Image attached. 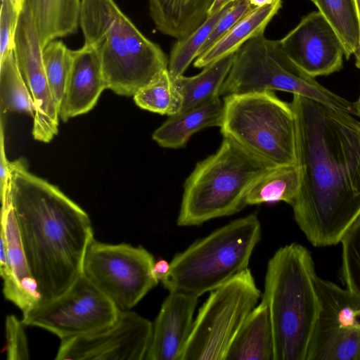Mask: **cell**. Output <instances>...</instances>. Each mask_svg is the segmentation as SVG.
Listing matches in <instances>:
<instances>
[{"label": "cell", "instance_id": "4", "mask_svg": "<svg viewBox=\"0 0 360 360\" xmlns=\"http://www.w3.org/2000/svg\"><path fill=\"white\" fill-rule=\"evenodd\" d=\"M315 266L310 252L292 243L269 260L262 295L267 305L274 360H307L319 316Z\"/></svg>", "mask_w": 360, "mask_h": 360}, {"label": "cell", "instance_id": "16", "mask_svg": "<svg viewBox=\"0 0 360 360\" xmlns=\"http://www.w3.org/2000/svg\"><path fill=\"white\" fill-rule=\"evenodd\" d=\"M1 202L0 274L3 293L24 312L38 305L41 297L22 247L9 184Z\"/></svg>", "mask_w": 360, "mask_h": 360}, {"label": "cell", "instance_id": "6", "mask_svg": "<svg viewBox=\"0 0 360 360\" xmlns=\"http://www.w3.org/2000/svg\"><path fill=\"white\" fill-rule=\"evenodd\" d=\"M261 238L257 214L232 221L176 254L162 285L169 292L198 297L210 292L248 269Z\"/></svg>", "mask_w": 360, "mask_h": 360}, {"label": "cell", "instance_id": "32", "mask_svg": "<svg viewBox=\"0 0 360 360\" xmlns=\"http://www.w3.org/2000/svg\"><path fill=\"white\" fill-rule=\"evenodd\" d=\"M23 2L1 0L0 11V61L13 51L14 41Z\"/></svg>", "mask_w": 360, "mask_h": 360}, {"label": "cell", "instance_id": "21", "mask_svg": "<svg viewBox=\"0 0 360 360\" xmlns=\"http://www.w3.org/2000/svg\"><path fill=\"white\" fill-rule=\"evenodd\" d=\"M226 360H274L271 319L263 300L245 320L229 349Z\"/></svg>", "mask_w": 360, "mask_h": 360}, {"label": "cell", "instance_id": "10", "mask_svg": "<svg viewBox=\"0 0 360 360\" xmlns=\"http://www.w3.org/2000/svg\"><path fill=\"white\" fill-rule=\"evenodd\" d=\"M153 255L141 246L108 244L94 239L83 274L120 310H129L158 284Z\"/></svg>", "mask_w": 360, "mask_h": 360}, {"label": "cell", "instance_id": "5", "mask_svg": "<svg viewBox=\"0 0 360 360\" xmlns=\"http://www.w3.org/2000/svg\"><path fill=\"white\" fill-rule=\"evenodd\" d=\"M270 167L223 136L218 150L199 161L186 179L177 224L198 226L240 212L254 181Z\"/></svg>", "mask_w": 360, "mask_h": 360}, {"label": "cell", "instance_id": "17", "mask_svg": "<svg viewBox=\"0 0 360 360\" xmlns=\"http://www.w3.org/2000/svg\"><path fill=\"white\" fill-rule=\"evenodd\" d=\"M198 297L169 292L153 323L146 360H181L192 330Z\"/></svg>", "mask_w": 360, "mask_h": 360}, {"label": "cell", "instance_id": "36", "mask_svg": "<svg viewBox=\"0 0 360 360\" xmlns=\"http://www.w3.org/2000/svg\"><path fill=\"white\" fill-rule=\"evenodd\" d=\"M170 269V264L165 259H159L155 262L153 271L155 278L158 281H163L169 274Z\"/></svg>", "mask_w": 360, "mask_h": 360}, {"label": "cell", "instance_id": "35", "mask_svg": "<svg viewBox=\"0 0 360 360\" xmlns=\"http://www.w3.org/2000/svg\"><path fill=\"white\" fill-rule=\"evenodd\" d=\"M10 162L7 158L5 145L3 125L1 123V143H0V197L4 198L9 184L11 172Z\"/></svg>", "mask_w": 360, "mask_h": 360}, {"label": "cell", "instance_id": "27", "mask_svg": "<svg viewBox=\"0 0 360 360\" xmlns=\"http://www.w3.org/2000/svg\"><path fill=\"white\" fill-rule=\"evenodd\" d=\"M338 36L347 60L354 55L359 41V28L354 0H310Z\"/></svg>", "mask_w": 360, "mask_h": 360}, {"label": "cell", "instance_id": "9", "mask_svg": "<svg viewBox=\"0 0 360 360\" xmlns=\"http://www.w3.org/2000/svg\"><path fill=\"white\" fill-rule=\"evenodd\" d=\"M260 297L248 268L210 291L194 320L181 360H226L232 342Z\"/></svg>", "mask_w": 360, "mask_h": 360}, {"label": "cell", "instance_id": "26", "mask_svg": "<svg viewBox=\"0 0 360 360\" xmlns=\"http://www.w3.org/2000/svg\"><path fill=\"white\" fill-rule=\"evenodd\" d=\"M0 104L1 115L17 112L34 116V101L18 67L13 51L0 61Z\"/></svg>", "mask_w": 360, "mask_h": 360}, {"label": "cell", "instance_id": "7", "mask_svg": "<svg viewBox=\"0 0 360 360\" xmlns=\"http://www.w3.org/2000/svg\"><path fill=\"white\" fill-rule=\"evenodd\" d=\"M223 101V136L271 166L297 164L296 117L291 103L272 91L231 94Z\"/></svg>", "mask_w": 360, "mask_h": 360}, {"label": "cell", "instance_id": "1", "mask_svg": "<svg viewBox=\"0 0 360 360\" xmlns=\"http://www.w3.org/2000/svg\"><path fill=\"white\" fill-rule=\"evenodd\" d=\"M291 104L300 171L294 218L314 246L334 245L360 216V120L300 95Z\"/></svg>", "mask_w": 360, "mask_h": 360}, {"label": "cell", "instance_id": "15", "mask_svg": "<svg viewBox=\"0 0 360 360\" xmlns=\"http://www.w3.org/2000/svg\"><path fill=\"white\" fill-rule=\"evenodd\" d=\"M279 41L287 56L312 77L329 75L343 67L342 44L319 11L304 16Z\"/></svg>", "mask_w": 360, "mask_h": 360}, {"label": "cell", "instance_id": "23", "mask_svg": "<svg viewBox=\"0 0 360 360\" xmlns=\"http://www.w3.org/2000/svg\"><path fill=\"white\" fill-rule=\"evenodd\" d=\"M281 6L282 1L277 0L250 12L200 55L194 60V67L203 68L217 60L235 53L248 40L264 33Z\"/></svg>", "mask_w": 360, "mask_h": 360}, {"label": "cell", "instance_id": "20", "mask_svg": "<svg viewBox=\"0 0 360 360\" xmlns=\"http://www.w3.org/2000/svg\"><path fill=\"white\" fill-rule=\"evenodd\" d=\"M214 0H148L149 13L162 34L181 39L207 19Z\"/></svg>", "mask_w": 360, "mask_h": 360}, {"label": "cell", "instance_id": "3", "mask_svg": "<svg viewBox=\"0 0 360 360\" xmlns=\"http://www.w3.org/2000/svg\"><path fill=\"white\" fill-rule=\"evenodd\" d=\"M79 26L84 45L100 61L106 88L133 96L168 70V58L122 11L114 0H82Z\"/></svg>", "mask_w": 360, "mask_h": 360}, {"label": "cell", "instance_id": "31", "mask_svg": "<svg viewBox=\"0 0 360 360\" xmlns=\"http://www.w3.org/2000/svg\"><path fill=\"white\" fill-rule=\"evenodd\" d=\"M342 277L346 288L360 297V216L342 236Z\"/></svg>", "mask_w": 360, "mask_h": 360}, {"label": "cell", "instance_id": "29", "mask_svg": "<svg viewBox=\"0 0 360 360\" xmlns=\"http://www.w3.org/2000/svg\"><path fill=\"white\" fill-rule=\"evenodd\" d=\"M233 2L229 4L216 13L209 15L205 21L190 34L177 39L168 58V70L172 77L175 78L184 75L191 63L198 58L201 47L215 25Z\"/></svg>", "mask_w": 360, "mask_h": 360}, {"label": "cell", "instance_id": "40", "mask_svg": "<svg viewBox=\"0 0 360 360\" xmlns=\"http://www.w3.org/2000/svg\"><path fill=\"white\" fill-rule=\"evenodd\" d=\"M354 103L355 110L356 111V116L360 117V95L359 96V98Z\"/></svg>", "mask_w": 360, "mask_h": 360}, {"label": "cell", "instance_id": "41", "mask_svg": "<svg viewBox=\"0 0 360 360\" xmlns=\"http://www.w3.org/2000/svg\"><path fill=\"white\" fill-rule=\"evenodd\" d=\"M18 1H21V2H23V1H24V0H18Z\"/></svg>", "mask_w": 360, "mask_h": 360}, {"label": "cell", "instance_id": "24", "mask_svg": "<svg viewBox=\"0 0 360 360\" xmlns=\"http://www.w3.org/2000/svg\"><path fill=\"white\" fill-rule=\"evenodd\" d=\"M235 53L211 63L196 75L186 77L182 75L172 77L183 100L181 112L221 96V89L233 63Z\"/></svg>", "mask_w": 360, "mask_h": 360}, {"label": "cell", "instance_id": "8", "mask_svg": "<svg viewBox=\"0 0 360 360\" xmlns=\"http://www.w3.org/2000/svg\"><path fill=\"white\" fill-rule=\"evenodd\" d=\"M261 91L300 95L356 116L354 103L302 71L284 53L279 40L269 39L264 33L248 40L236 52L221 96Z\"/></svg>", "mask_w": 360, "mask_h": 360}, {"label": "cell", "instance_id": "39", "mask_svg": "<svg viewBox=\"0 0 360 360\" xmlns=\"http://www.w3.org/2000/svg\"><path fill=\"white\" fill-rule=\"evenodd\" d=\"M276 1L277 0H248L251 6H253L255 8L271 4Z\"/></svg>", "mask_w": 360, "mask_h": 360}, {"label": "cell", "instance_id": "25", "mask_svg": "<svg viewBox=\"0 0 360 360\" xmlns=\"http://www.w3.org/2000/svg\"><path fill=\"white\" fill-rule=\"evenodd\" d=\"M300 171L297 164L267 168L252 183L247 193V205L285 202L290 206L297 196Z\"/></svg>", "mask_w": 360, "mask_h": 360}, {"label": "cell", "instance_id": "33", "mask_svg": "<svg viewBox=\"0 0 360 360\" xmlns=\"http://www.w3.org/2000/svg\"><path fill=\"white\" fill-rule=\"evenodd\" d=\"M24 323L14 315L6 317V356L8 360L29 359L27 339Z\"/></svg>", "mask_w": 360, "mask_h": 360}, {"label": "cell", "instance_id": "18", "mask_svg": "<svg viewBox=\"0 0 360 360\" xmlns=\"http://www.w3.org/2000/svg\"><path fill=\"white\" fill-rule=\"evenodd\" d=\"M106 89L95 51L84 44L79 49L72 50L70 72L58 110L60 119L67 122L87 113L94 108Z\"/></svg>", "mask_w": 360, "mask_h": 360}, {"label": "cell", "instance_id": "38", "mask_svg": "<svg viewBox=\"0 0 360 360\" xmlns=\"http://www.w3.org/2000/svg\"><path fill=\"white\" fill-rule=\"evenodd\" d=\"M235 1L236 0H214L208 11V16L216 13L224 6Z\"/></svg>", "mask_w": 360, "mask_h": 360}, {"label": "cell", "instance_id": "14", "mask_svg": "<svg viewBox=\"0 0 360 360\" xmlns=\"http://www.w3.org/2000/svg\"><path fill=\"white\" fill-rule=\"evenodd\" d=\"M42 50L30 10L23 3L15 36L13 54L35 106L33 138L49 143L58 132L60 117L46 78Z\"/></svg>", "mask_w": 360, "mask_h": 360}, {"label": "cell", "instance_id": "19", "mask_svg": "<svg viewBox=\"0 0 360 360\" xmlns=\"http://www.w3.org/2000/svg\"><path fill=\"white\" fill-rule=\"evenodd\" d=\"M224 101L220 97L191 108L168 119L153 133V139L165 148L184 147L191 137L201 129L220 127L224 114Z\"/></svg>", "mask_w": 360, "mask_h": 360}, {"label": "cell", "instance_id": "12", "mask_svg": "<svg viewBox=\"0 0 360 360\" xmlns=\"http://www.w3.org/2000/svg\"><path fill=\"white\" fill-rule=\"evenodd\" d=\"M320 302L307 360H360V297L317 275Z\"/></svg>", "mask_w": 360, "mask_h": 360}, {"label": "cell", "instance_id": "2", "mask_svg": "<svg viewBox=\"0 0 360 360\" xmlns=\"http://www.w3.org/2000/svg\"><path fill=\"white\" fill-rule=\"evenodd\" d=\"M10 172L11 202L41 304L65 293L83 274L92 224L79 205L31 173L22 158L10 162Z\"/></svg>", "mask_w": 360, "mask_h": 360}, {"label": "cell", "instance_id": "13", "mask_svg": "<svg viewBox=\"0 0 360 360\" xmlns=\"http://www.w3.org/2000/svg\"><path fill=\"white\" fill-rule=\"evenodd\" d=\"M153 323L137 313L120 310L111 326L91 334L60 340L56 360H143Z\"/></svg>", "mask_w": 360, "mask_h": 360}, {"label": "cell", "instance_id": "22", "mask_svg": "<svg viewBox=\"0 0 360 360\" xmlns=\"http://www.w3.org/2000/svg\"><path fill=\"white\" fill-rule=\"evenodd\" d=\"M82 0H24L34 20L40 44L75 34L79 25Z\"/></svg>", "mask_w": 360, "mask_h": 360}, {"label": "cell", "instance_id": "30", "mask_svg": "<svg viewBox=\"0 0 360 360\" xmlns=\"http://www.w3.org/2000/svg\"><path fill=\"white\" fill-rule=\"evenodd\" d=\"M42 58L51 93L59 110L72 63V50L56 39L43 49Z\"/></svg>", "mask_w": 360, "mask_h": 360}, {"label": "cell", "instance_id": "28", "mask_svg": "<svg viewBox=\"0 0 360 360\" xmlns=\"http://www.w3.org/2000/svg\"><path fill=\"white\" fill-rule=\"evenodd\" d=\"M133 98L139 108L169 117L182 109V97L168 70L141 88Z\"/></svg>", "mask_w": 360, "mask_h": 360}, {"label": "cell", "instance_id": "34", "mask_svg": "<svg viewBox=\"0 0 360 360\" xmlns=\"http://www.w3.org/2000/svg\"><path fill=\"white\" fill-rule=\"evenodd\" d=\"M255 9L248 0L235 1L215 25L209 37L201 47L199 56L225 34L236 22Z\"/></svg>", "mask_w": 360, "mask_h": 360}, {"label": "cell", "instance_id": "37", "mask_svg": "<svg viewBox=\"0 0 360 360\" xmlns=\"http://www.w3.org/2000/svg\"><path fill=\"white\" fill-rule=\"evenodd\" d=\"M356 7V18L359 28V41L357 48L354 53L355 57V65L360 70V0H354Z\"/></svg>", "mask_w": 360, "mask_h": 360}, {"label": "cell", "instance_id": "11", "mask_svg": "<svg viewBox=\"0 0 360 360\" xmlns=\"http://www.w3.org/2000/svg\"><path fill=\"white\" fill-rule=\"evenodd\" d=\"M120 309L82 274L63 295L22 312L25 326L60 340L98 332L117 320Z\"/></svg>", "mask_w": 360, "mask_h": 360}]
</instances>
